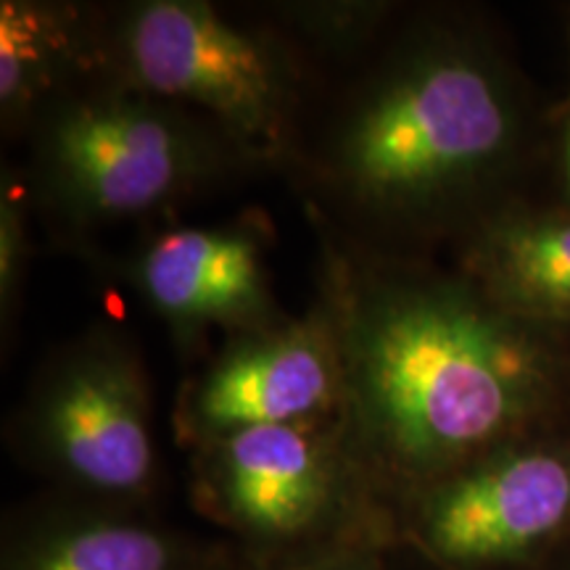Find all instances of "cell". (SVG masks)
Returning <instances> with one entry per match:
<instances>
[{"label": "cell", "instance_id": "obj_1", "mask_svg": "<svg viewBox=\"0 0 570 570\" xmlns=\"http://www.w3.org/2000/svg\"><path fill=\"white\" fill-rule=\"evenodd\" d=\"M544 109L497 27L454 3H404L331 77L281 169L309 227L386 256L441 259L552 167Z\"/></svg>", "mask_w": 570, "mask_h": 570}, {"label": "cell", "instance_id": "obj_2", "mask_svg": "<svg viewBox=\"0 0 570 570\" xmlns=\"http://www.w3.org/2000/svg\"><path fill=\"white\" fill-rule=\"evenodd\" d=\"M312 233L344 362L341 428L386 518L441 475L570 425V327L512 315L452 262Z\"/></svg>", "mask_w": 570, "mask_h": 570}, {"label": "cell", "instance_id": "obj_3", "mask_svg": "<svg viewBox=\"0 0 570 570\" xmlns=\"http://www.w3.org/2000/svg\"><path fill=\"white\" fill-rule=\"evenodd\" d=\"M17 164L32 214L71 252L98 233L161 223L275 164L188 106L114 77H92L48 104Z\"/></svg>", "mask_w": 570, "mask_h": 570}, {"label": "cell", "instance_id": "obj_4", "mask_svg": "<svg viewBox=\"0 0 570 570\" xmlns=\"http://www.w3.org/2000/svg\"><path fill=\"white\" fill-rule=\"evenodd\" d=\"M104 75L214 119L275 173L327 82L262 3L209 0L106 3Z\"/></svg>", "mask_w": 570, "mask_h": 570}, {"label": "cell", "instance_id": "obj_5", "mask_svg": "<svg viewBox=\"0 0 570 570\" xmlns=\"http://www.w3.org/2000/svg\"><path fill=\"white\" fill-rule=\"evenodd\" d=\"M151 391L138 338L119 323H92L38 362L6 417V446L40 489L159 510L167 468Z\"/></svg>", "mask_w": 570, "mask_h": 570}, {"label": "cell", "instance_id": "obj_6", "mask_svg": "<svg viewBox=\"0 0 570 570\" xmlns=\"http://www.w3.org/2000/svg\"><path fill=\"white\" fill-rule=\"evenodd\" d=\"M185 458L190 508L240 558L296 560L360 544L394 552L338 415L238 431Z\"/></svg>", "mask_w": 570, "mask_h": 570}, {"label": "cell", "instance_id": "obj_7", "mask_svg": "<svg viewBox=\"0 0 570 570\" xmlns=\"http://www.w3.org/2000/svg\"><path fill=\"white\" fill-rule=\"evenodd\" d=\"M394 554L428 570H518L570 539V425L512 441L389 510Z\"/></svg>", "mask_w": 570, "mask_h": 570}, {"label": "cell", "instance_id": "obj_8", "mask_svg": "<svg viewBox=\"0 0 570 570\" xmlns=\"http://www.w3.org/2000/svg\"><path fill=\"white\" fill-rule=\"evenodd\" d=\"M273 227L259 212L214 225L148 227L130 252L98 259L151 315L164 323L177 352L259 331L291 317L275 298L267 267Z\"/></svg>", "mask_w": 570, "mask_h": 570}, {"label": "cell", "instance_id": "obj_9", "mask_svg": "<svg viewBox=\"0 0 570 570\" xmlns=\"http://www.w3.org/2000/svg\"><path fill=\"white\" fill-rule=\"evenodd\" d=\"M344 362L336 325L315 296L304 315L223 338L177 389L173 436L183 452L267 425L338 415Z\"/></svg>", "mask_w": 570, "mask_h": 570}, {"label": "cell", "instance_id": "obj_10", "mask_svg": "<svg viewBox=\"0 0 570 570\" xmlns=\"http://www.w3.org/2000/svg\"><path fill=\"white\" fill-rule=\"evenodd\" d=\"M235 547L161 515L38 489L0 525V570H230Z\"/></svg>", "mask_w": 570, "mask_h": 570}, {"label": "cell", "instance_id": "obj_11", "mask_svg": "<svg viewBox=\"0 0 570 570\" xmlns=\"http://www.w3.org/2000/svg\"><path fill=\"white\" fill-rule=\"evenodd\" d=\"M446 259L512 315L570 327V204L560 196L504 204Z\"/></svg>", "mask_w": 570, "mask_h": 570}, {"label": "cell", "instance_id": "obj_12", "mask_svg": "<svg viewBox=\"0 0 570 570\" xmlns=\"http://www.w3.org/2000/svg\"><path fill=\"white\" fill-rule=\"evenodd\" d=\"M106 3H0V130L21 142L35 117L77 85L104 75Z\"/></svg>", "mask_w": 570, "mask_h": 570}, {"label": "cell", "instance_id": "obj_13", "mask_svg": "<svg viewBox=\"0 0 570 570\" xmlns=\"http://www.w3.org/2000/svg\"><path fill=\"white\" fill-rule=\"evenodd\" d=\"M281 30L304 48L325 80L360 61L404 3L399 0H288L262 3Z\"/></svg>", "mask_w": 570, "mask_h": 570}, {"label": "cell", "instance_id": "obj_14", "mask_svg": "<svg viewBox=\"0 0 570 570\" xmlns=\"http://www.w3.org/2000/svg\"><path fill=\"white\" fill-rule=\"evenodd\" d=\"M32 204L17 164L0 173V331L3 346L17 331L24 283L32 265Z\"/></svg>", "mask_w": 570, "mask_h": 570}, {"label": "cell", "instance_id": "obj_15", "mask_svg": "<svg viewBox=\"0 0 570 570\" xmlns=\"http://www.w3.org/2000/svg\"><path fill=\"white\" fill-rule=\"evenodd\" d=\"M394 558L396 554L381 544L344 547V550H331L309 554V558L275 562L246 560L235 552V562L230 570H391V560Z\"/></svg>", "mask_w": 570, "mask_h": 570}, {"label": "cell", "instance_id": "obj_16", "mask_svg": "<svg viewBox=\"0 0 570 570\" xmlns=\"http://www.w3.org/2000/svg\"><path fill=\"white\" fill-rule=\"evenodd\" d=\"M554 140H552V175L558 183V196L570 204V114L552 117Z\"/></svg>", "mask_w": 570, "mask_h": 570}, {"label": "cell", "instance_id": "obj_17", "mask_svg": "<svg viewBox=\"0 0 570 570\" xmlns=\"http://www.w3.org/2000/svg\"><path fill=\"white\" fill-rule=\"evenodd\" d=\"M518 570H570V539L562 541L558 550H552L550 554H544V558L531 562V566Z\"/></svg>", "mask_w": 570, "mask_h": 570}, {"label": "cell", "instance_id": "obj_18", "mask_svg": "<svg viewBox=\"0 0 570 570\" xmlns=\"http://www.w3.org/2000/svg\"><path fill=\"white\" fill-rule=\"evenodd\" d=\"M560 114H570V90H568V96L562 98L560 104L552 106V117H560Z\"/></svg>", "mask_w": 570, "mask_h": 570}]
</instances>
